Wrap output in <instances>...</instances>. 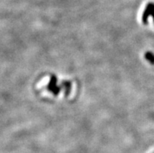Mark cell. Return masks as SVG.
<instances>
[{
    "label": "cell",
    "mask_w": 154,
    "mask_h": 153,
    "mask_svg": "<svg viewBox=\"0 0 154 153\" xmlns=\"http://www.w3.org/2000/svg\"><path fill=\"white\" fill-rule=\"evenodd\" d=\"M62 87L57 85V78L56 75H51L50 81H49V84L47 85V90L53 94L55 95H57L60 91H61Z\"/></svg>",
    "instance_id": "6da1fadb"
},
{
    "label": "cell",
    "mask_w": 154,
    "mask_h": 153,
    "mask_svg": "<svg viewBox=\"0 0 154 153\" xmlns=\"http://www.w3.org/2000/svg\"><path fill=\"white\" fill-rule=\"evenodd\" d=\"M61 87L64 89L65 96H68L71 91V83L70 81H63Z\"/></svg>",
    "instance_id": "3957f363"
},
{
    "label": "cell",
    "mask_w": 154,
    "mask_h": 153,
    "mask_svg": "<svg viewBox=\"0 0 154 153\" xmlns=\"http://www.w3.org/2000/svg\"><path fill=\"white\" fill-rule=\"evenodd\" d=\"M150 16L153 18L154 21V3H149L145 9L144 12H143L142 20H143V23L144 24L148 23V19Z\"/></svg>",
    "instance_id": "7a4b0ae2"
},
{
    "label": "cell",
    "mask_w": 154,
    "mask_h": 153,
    "mask_svg": "<svg viewBox=\"0 0 154 153\" xmlns=\"http://www.w3.org/2000/svg\"><path fill=\"white\" fill-rule=\"evenodd\" d=\"M145 58L152 65H154V53L152 52H146L145 53Z\"/></svg>",
    "instance_id": "277c9868"
}]
</instances>
